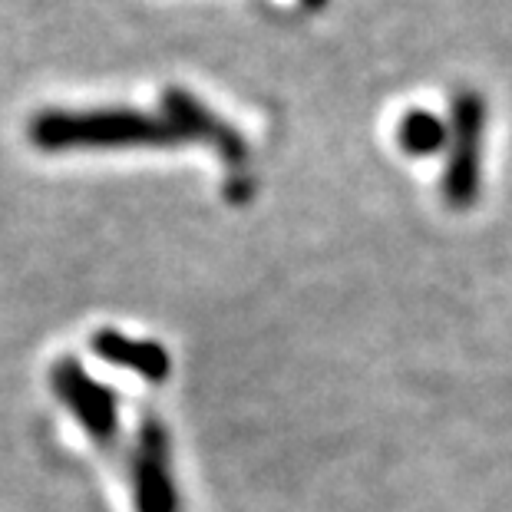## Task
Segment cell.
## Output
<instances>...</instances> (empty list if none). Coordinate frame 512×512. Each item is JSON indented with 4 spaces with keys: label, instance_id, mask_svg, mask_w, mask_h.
<instances>
[{
    "label": "cell",
    "instance_id": "52a82bcc",
    "mask_svg": "<svg viewBox=\"0 0 512 512\" xmlns=\"http://www.w3.org/2000/svg\"><path fill=\"white\" fill-rule=\"evenodd\" d=\"M397 143L407 156H417V159L437 156V152L450 143V123H443V119L430 110H410V113H403L397 126Z\"/></svg>",
    "mask_w": 512,
    "mask_h": 512
},
{
    "label": "cell",
    "instance_id": "5b68a950",
    "mask_svg": "<svg viewBox=\"0 0 512 512\" xmlns=\"http://www.w3.org/2000/svg\"><path fill=\"white\" fill-rule=\"evenodd\" d=\"M162 110L176 119V126L182 129L189 143H205L228 166H242L248 159L245 136L232 123H225L222 116H215L202 100H195L192 93L166 90L162 93Z\"/></svg>",
    "mask_w": 512,
    "mask_h": 512
},
{
    "label": "cell",
    "instance_id": "3957f363",
    "mask_svg": "<svg viewBox=\"0 0 512 512\" xmlns=\"http://www.w3.org/2000/svg\"><path fill=\"white\" fill-rule=\"evenodd\" d=\"M133 496L136 512H179V486L172 479L169 433L159 417L143 420L133 456Z\"/></svg>",
    "mask_w": 512,
    "mask_h": 512
},
{
    "label": "cell",
    "instance_id": "7a4b0ae2",
    "mask_svg": "<svg viewBox=\"0 0 512 512\" xmlns=\"http://www.w3.org/2000/svg\"><path fill=\"white\" fill-rule=\"evenodd\" d=\"M483 133L486 100L476 90H460L450 106V143H446L443 199L450 209H470L483 185Z\"/></svg>",
    "mask_w": 512,
    "mask_h": 512
},
{
    "label": "cell",
    "instance_id": "8992f818",
    "mask_svg": "<svg viewBox=\"0 0 512 512\" xmlns=\"http://www.w3.org/2000/svg\"><path fill=\"white\" fill-rule=\"evenodd\" d=\"M93 351L103 357L106 364L123 367L129 374L149 380V384H162L172 374L169 351L156 341H136L119 331H96L93 334Z\"/></svg>",
    "mask_w": 512,
    "mask_h": 512
},
{
    "label": "cell",
    "instance_id": "6da1fadb",
    "mask_svg": "<svg viewBox=\"0 0 512 512\" xmlns=\"http://www.w3.org/2000/svg\"><path fill=\"white\" fill-rule=\"evenodd\" d=\"M30 143L43 152L67 149H139L189 143L166 110L133 106H96V110H43L30 119Z\"/></svg>",
    "mask_w": 512,
    "mask_h": 512
},
{
    "label": "cell",
    "instance_id": "277c9868",
    "mask_svg": "<svg viewBox=\"0 0 512 512\" xmlns=\"http://www.w3.org/2000/svg\"><path fill=\"white\" fill-rule=\"evenodd\" d=\"M53 390L67 403L76 423L100 446H113L119 437V407L110 387L96 384L76 361H60L53 367Z\"/></svg>",
    "mask_w": 512,
    "mask_h": 512
}]
</instances>
